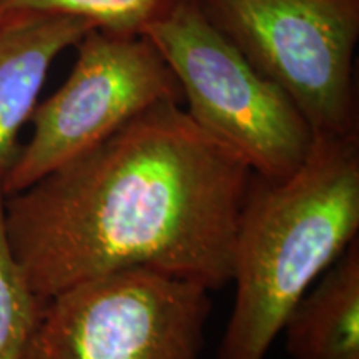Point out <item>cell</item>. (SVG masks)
<instances>
[{
    "label": "cell",
    "mask_w": 359,
    "mask_h": 359,
    "mask_svg": "<svg viewBox=\"0 0 359 359\" xmlns=\"http://www.w3.org/2000/svg\"><path fill=\"white\" fill-rule=\"evenodd\" d=\"M291 359H359V236L283 325Z\"/></svg>",
    "instance_id": "cell-8"
},
{
    "label": "cell",
    "mask_w": 359,
    "mask_h": 359,
    "mask_svg": "<svg viewBox=\"0 0 359 359\" xmlns=\"http://www.w3.org/2000/svg\"><path fill=\"white\" fill-rule=\"evenodd\" d=\"M75 48L69 77L30 116L32 137L0 180L4 195L77 158L156 103L183 102L173 70L145 34L93 27Z\"/></svg>",
    "instance_id": "cell-6"
},
{
    "label": "cell",
    "mask_w": 359,
    "mask_h": 359,
    "mask_svg": "<svg viewBox=\"0 0 359 359\" xmlns=\"http://www.w3.org/2000/svg\"><path fill=\"white\" fill-rule=\"evenodd\" d=\"M253 170L178 102L142 111L102 143L6 195L8 245L42 302L145 268L218 291Z\"/></svg>",
    "instance_id": "cell-1"
},
{
    "label": "cell",
    "mask_w": 359,
    "mask_h": 359,
    "mask_svg": "<svg viewBox=\"0 0 359 359\" xmlns=\"http://www.w3.org/2000/svg\"><path fill=\"white\" fill-rule=\"evenodd\" d=\"M4 198L0 187V359H24L43 302L29 286L8 245Z\"/></svg>",
    "instance_id": "cell-9"
},
{
    "label": "cell",
    "mask_w": 359,
    "mask_h": 359,
    "mask_svg": "<svg viewBox=\"0 0 359 359\" xmlns=\"http://www.w3.org/2000/svg\"><path fill=\"white\" fill-rule=\"evenodd\" d=\"M187 0H0L8 11H52L83 17L100 29L145 34Z\"/></svg>",
    "instance_id": "cell-10"
},
{
    "label": "cell",
    "mask_w": 359,
    "mask_h": 359,
    "mask_svg": "<svg viewBox=\"0 0 359 359\" xmlns=\"http://www.w3.org/2000/svg\"><path fill=\"white\" fill-rule=\"evenodd\" d=\"M145 35L167 60L191 120L230 145L251 170L283 180L303 165L314 135L294 102L264 77L187 0Z\"/></svg>",
    "instance_id": "cell-3"
},
{
    "label": "cell",
    "mask_w": 359,
    "mask_h": 359,
    "mask_svg": "<svg viewBox=\"0 0 359 359\" xmlns=\"http://www.w3.org/2000/svg\"><path fill=\"white\" fill-rule=\"evenodd\" d=\"M259 74L286 92L314 137L359 133V0H196Z\"/></svg>",
    "instance_id": "cell-4"
},
{
    "label": "cell",
    "mask_w": 359,
    "mask_h": 359,
    "mask_svg": "<svg viewBox=\"0 0 359 359\" xmlns=\"http://www.w3.org/2000/svg\"><path fill=\"white\" fill-rule=\"evenodd\" d=\"M359 236V133L314 137L283 180L253 173L231 258L235 303L217 359H264L294 304Z\"/></svg>",
    "instance_id": "cell-2"
},
{
    "label": "cell",
    "mask_w": 359,
    "mask_h": 359,
    "mask_svg": "<svg viewBox=\"0 0 359 359\" xmlns=\"http://www.w3.org/2000/svg\"><path fill=\"white\" fill-rule=\"evenodd\" d=\"M212 308L196 283L123 269L45 299L24 359H203Z\"/></svg>",
    "instance_id": "cell-5"
},
{
    "label": "cell",
    "mask_w": 359,
    "mask_h": 359,
    "mask_svg": "<svg viewBox=\"0 0 359 359\" xmlns=\"http://www.w3.org/2000/svg\"><path fill=\"white\" fill-rule=\"evenodd\" d=\"M93 27L83 17L62 12L0 13V180L20 154V132L30 122L53 62Z\"/></svg>",
    "instance_id": "cell-7"
}]
</instances>
